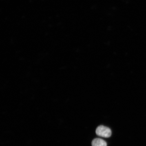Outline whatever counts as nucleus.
I'll return each instance as SVG.
<instances>
[{
  "instance_id": "f257e3e1",
  "label": "nucleus",
  "mask_w": 146,
  "mask_h": 146,
  "mask_svg": "<svg viewBox=\"0 0 146 146\" xmlns=\"http://www.w3.org/2000/svg\"><path fill=\"white\" fill-rule=\"evenodd\" d=\"M96 133L97 135L104 138H109L112 134L111 129L104 125H100L97 128Z\"/></svg>"
},
{
  "instance_id": "f03ea898",
  "label": "nucleus",
  "mask_w": 146,
  "mask_h": 146,
  "mask_svg": "<svg viewBox=\"0 0 146 146\" xmlns=\"http://www.w3.org/2000/svg\"><path fill=\"white\" fill-rule=\"evenodd\" d=\"M92 146H107V143L104 140L99 138L94 139L92 142Z\"/></svg>"
}]
</instances>
